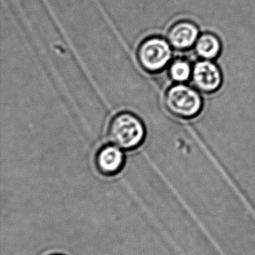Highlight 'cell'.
I'll use <instances>...</instances> for the list:
<instances>
[{
  "label": "cell",
  "mask_w": 255,
  "mask_h": 255,
  "mask_svg": "<svg viewBox=\"0 0 255 255\" xmlns=\"http://www.w3.org/2000/svg\"><path fill=\"white\" fill-rule=\"evenodd\" d=\"M199 35V30L196 25L190 22H181L174 25L168 38L173 47L176 49H188L194 44Z\"/></svg>",
  "instance_id": "cell-6"
},
{
  "label": "cell",
  "mask_w": 255,
  "mask_h": 255,
  "mask_svg": "<svg viewBox=\"0 0 255 255\" xmlns=\"http://www.w3.org/2000/svg\"><path fill=\"white\" fill-rule=\"evenodd\" d=\"M193 79L196 86L205 92H214L222 84L220 69L209 61H199L195 65Z\"/></svg>",
  "instance_id": "cell-4"
},
{
  "label": "cell",
  "mask_w": 255,
  "mask_h": 255,
  "mask_svg": "<svg viewBox=\"0 0 255 255\" xmlns=\"http://www.w3.org/2000/svg\"><path fill=\"white\" fill-rule=\"evenodd\" d=\"M196 52L205 59H214L221 50V43L213 34L202 35L196 43Z\"/></svg>",
  "instance_id": "cell-7"
},
{
  "label": "cell",
  "mask_w": 255,
  "mask_h": 255,
  "mask_svg": "<svg viewBox=\"0 0 255 255\" xmlns=\"http://www.w3.org/2000/svg\"><path fill=\"white\" fill-rule=\"evenodd\" d=\"M172 49L164 39L148 37L138 49L139 64L146 71L157 73L164 69L172 58Z\"/></svg>",
  "instance_id": "cell-3"
},
{
  "label": "cell",
  "mask_w": 255,
  "mask_h": 255,
  "mask_svg": "<svg viewBox=\"0 0 255 255\" xmlns=\"http://www.w3.org/2000/svg\"><path fill=\"white\" fill-rule=\"evenodd\" d=\"M124 156L121 148L114 145H106L97 152L96 165L103 175L118 173L124 164Z\"/></svg>",
  "instance_id": "cell-5"
},
{
  "label": "cell",
  "mask_w": 255,
  "mask_h": 255,
  "mask_svg": "<svg viewBox=\"0 0 255 255\" xmlns=\"http://www.w3.org/2000/svg\"><path fill=\"white\" fill-rule=\"evenodd\" d=\"M165 103L171 113L186 118L196 116L202 107L199 94L184 85H175L169 89L165 97Z\"/></svg>",
  "instance_id": "cell-2"
},
{
  "label": "cell",
  "mask_w": 255,
  "mask_h": 255,
  "mask_svg": "<svg viewBox=\"0 0 255 255\" xmlns=\"http://www.w3.org/2000/svg\"><path fill=\"white\" fill-rule=\"evenodd\" d=\"M169 74L175 82H187L192 74L191 66L184 60H176L171 65Z\"/></svg>",
  "instance_id": "cell-8"
},
{
  "label": "cell",
  "mask_w": 255,
  "mask_h": 255,
  "mask_svg": "<svg viewBox=\"0 0 255 255\" xmlns=\"http://www.w3.org/2000/svg\"></svg>",
  "instance_id": "cell-9"
},
{
  "label": "cell",
  "mask_w": 255,
  "mask_h": 255,
  "mask_svg": "<svg viewBox=\"0 0 255 255\" xmlns=\"http://www.w3.org/2000/svg\"><path fill=\"white\" fill-rule=\"evenodd\" d=\"M145 136L143 123L136 115L129 112L118 114L109 124V139L121 149L137 148L143 142Z\"/></svg>",
  "instance_id": "cell-1"
}]
</instances>
